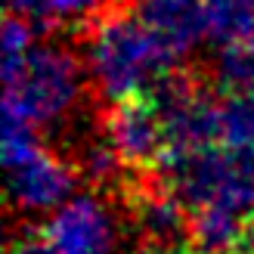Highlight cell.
Returning <instances> with one entry per match:
<instances>
[{"mask_svg": "<svg viewBox=\"0 0 254 254\" xmlns=\"http://www.w3.org/2000/svg\"><path fill=\"white\" fill-rule=\"evenodd\" d=\"M93 103L115 106L127 96L152 93L180 68V56L136 16L133 6H115L81 37Z\"/></svg>", "mask_w": 254, "mask_h": 254, "instance_id": "1", "label": "cell"}, {"mask_svg": "<svg viewBox=\"0 0 254 254\" xmlns=\"http://www.w3.org/2000/svg\"><path fill=\"white\" fill-rule=\"evenodd\" d=\"M3 109L25 115L37 130L74 121L90 90L87 62L68 37L34 44L25 56L3 59Z\"/></svg>", "mask_w": 254, "mask_h": 254, "instance_id": "2", "label": "cell"}, {"mask_svg": "<svg viewBox=\"0 0 254 254\" xmlns=\"http://www.w3.org/2000/svg\"><path fill=\"white\" fill-rule=\"evenodd\" d=\"M3 168L6 198L22 214L59 211L81 180L74 164L37 143V127L12 109H3Z\"/></svg>", "mask_w": 254, "mask_h": 254, "instance_id": "3", "label": "cell"}, {"mask_svg": "<svg viewBox=\"0 0 254 254\" xmlns=\"http://www.w3.org/2000/svg\"><path fill=\"white\" fill-rule=\"evenodd\" d=\"M103 127L115 143L124 168L133 177L158 174L164 155H168V133H164V121L152 93L127 96L115 106H106Z\"/></svg>", "mask_w": 254, "mask_h": 254, "instance_id": "4", "label": "cell"}, {"mask_svg": "<svg viewBox=\"0 0 254 254\" xmlns=\"http://www.w3.org/2000/svg\"><path fill=\"white\" fill-rule=\"evenodd\" d=\"M121 205L127 223L143 236L146 245H155L161 251H174L180 245H189V208L177 198L168 186L152 177H127L121 192L115 195Z\"/></svg>", "mask_w": 254, "mask_h": 254, "instance_id": "5", "label": "cell"}, {"mask_svg": "<svg viewBox=\"0 0 254 254\" xmlns=\"http://www.w3.org/2000/svg\"><path fill=\"white\" fill-rule=\"evenodd\" d=\"M56 254H115L118 226L103 195H74L41 223Z\"/></svg>", "mask_w": 254, "mask_h": 254, "instance_id": "6", "label": "cell"}, {"mask_svg": "<svg viewBox=\"0 0 254 254\" xmlns=\"http://www.w3.org/2000/svg\"><path fill=\"white\" fill-rule=\"evenodd\" d=\"M133 9L180 59L208 37V0H136Z\"/></svg>", "mask_w": 254, "mask_h": 254, "instance_id": "7", "label": "cell"}, {"mask_svg": "<svg viewBox=\"0 0 254 254\" xmlns=\"http://www.w3.org/2000/svg\"><path fill=\"white\" fill-rule=\"evenodd\" d=\"M254 34V0H208V41L214 50L242 44Z\"/></svg>", "mask_w": 254, "mask_h": 254, "instance_id": "8", "label": "cell"}, {"mask_svg": "<svg viewBox=\"0 0 254 254\" xmlns=\"http://www.w3.org/2000/svg\"><path fill=\"white\" fill-rule=\"evenodd\" d=\"M220 143L223 146H254V93H226L223 96Z\"/></svg>", "mask_w": 254, "mask_h": 254, "instance_id": "9", "label": "cell"}, {"mask_svg": "<svg viewBox=\"0 0 254 254\" xmlns=\"http://www.w3.org/2000/svg\"><path fill=\"white\" fill-rule=\"evenodd\" d=\"M6 254H56L50 248L47 236L41 226H19L16 233H9L6 239Z\"/></svg>", "mask_w": 254, "mask_h": 254, "instance_id": "10", "label": "cell"}, {"mask_svg": "<svg viewBox=\"0 0 254 254\" xmlns=\"http://www.w3.org/2000/svg\"><path fill=\"white\" fill-rule=\"evenodd\" d=\"M56 0H6V16H19L25 22H31L37 31L47 25L50 9H53Z\"/></svg>", "mask_w": 254, "mask_h": 254, "instance_id": "11", "label": "cell"}, {"mask_svg": "<svg viewBox=\"0 0 254 254\" xmlns=\"http://www.w3.org/2000/svg\"><path fill=\"white\" fill-rule=\"evenodd\" d=\"M226 254H254V226L251 223H248V230L242 233V239H239Z\"/></svg>", "mask_w": 254, "mask_h": 254, "instance_id": "12", "label": "cell"}, {"mask_svg": "<svg viewBox=\"0 0 254 254\" xmlns=\"http://www.w3.org/2000/svg\"><path fill=\"white\" fill-rule=\"evenodd\" d=\"M127 254H168V251H161V248H155V245H136V248H130Z\"/></svg>", "mask_w": 254, "mask_h": 254, "instance_id": "13", "label": "cell"}, {"mask_svg": "<svg viewBox=\"0 0 254 254\" xmlns=\"http://www.w3.org/2000/svg\"><path fill=\"white\" fill-rule=\"evenodd\" d=\"M168 254H208V251H201L198 245L189 242V245H180V248H174V251H168Z\"/></svg>", "mask_w": 254, "mask_h": 254, "instance_id": "14", "label": "cell"}, {"mask_svg": "<svg viewBox=\"0 0 254 254\" xmlns=\"http://www.w3.org/2000/svg\"><path fill=\"white\" fill-rule=\"evenodd\" d=\"M124 3H130V6H133V3H136V0H124Z\"/></svg>", "mask_w": 254, "mask_h": 254, "instance_id": "15", "label": "cell"}, {"mask_svg": "<svg viewBox=\"0 0 254 254\" xmlns=\"http://www.w3.org/2000/svg\"><path fill=\"white\" fill-rule=\"evenodd\" d=\"M251 226H254V220H251Z\"/></svg>", "mask_w": 254, "mask_h": 254, "instance_id": "16", "label": "cell"}]
</instances>
